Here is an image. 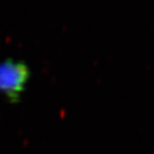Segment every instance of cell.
Returning a JSON list of instances; mask_svg holds the SVG:
<instances>
[{
  "instance_id": "obj_1",
  "label": "cell",
  "mask_w": 154,
  "mask_h": 154,
  "mask_svg": "<svg viewBox=\"0 0 154 154\" xmlns=\"http://www.w3.org/2000/svg\"><path fill=\"white\" fill-rule=\"evenodd\" d=\"M30 68L23 60L8 57L0 61V92L11 102H17L30 77Z\"/></svg>"
}]
</instances>
